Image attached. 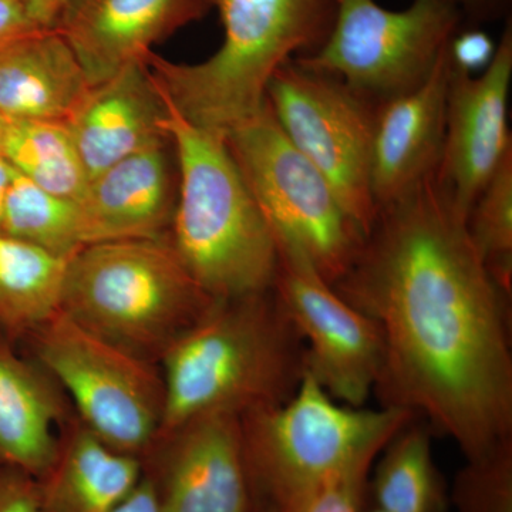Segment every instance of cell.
Segmentation results:
<instances>
[{
    "label": "cell",
    "instance_id": "1",
    "mask_svg": "<svg viewBox=\"0 0 512 512\" xmlns=\"http://www.w3.org/2000/svg\"><path fill=\"white\" fill-rule=\"evenodd\" d=\"M333 286L380 330L383 407L424 414L466 458L512 439L511 298L434 174L380 208Z\"/></svg>",
    "mask_w": 512,
    "mask_h": 512
},
{
    "label": "cell",
    "instance_id": "2",
    "mask_svg": "<svg viewBox=\"0 0 512 512\" xmlns=\"http://www.w3.org/2000/svg\"><path fill=\"white\" fill-rule=\"evenodd\" d=\"M160 367L165 404L158 434L204 414L242 416L288 402L305 373L306 349L271 289L212 303Z\"/></svg>",
    "mask_w": 512,
    "mask_h": 512
},
{
    "label": "cell",
    "instance_id": "3",
    "mask_svg": "<svg viewBox=\"0 0 512 512\" xmlns=\"http://www.w3.org/2000/svg\"><path fill=\"white\" fill-rule=\"evenodd\" d=\"M165 103L178 197L171 244L212 299L271 291L278 251L224 137L183 119Z\"/></svg>",
    "mask_w": 512,
    "mask_h": 512
},
{
    "label": "cell",
    "instance_id": "4",
    "mask_svg": "<svg viewBox=\"0 0 512 512\" xmlns=\"http://www.w3.org/2000/svg\"><path fill=\"white\" fill-rule=\"evenodd\" d=\"M224 42L210 59L174 63L151 52L147 66L161 96L183 119L227 136L266 103L276 70L292 53L322 45L332 28L333 0H211Z\"/></svg>",
    "mask_w": 512,
    "mask_h": 512
},
{
    "label": "cell",
    "instance_id": "5",
    "mask_svg": "<svg viewBox=\"0 0 512 512\" xmlns=\"http://www.w3.org/2000/svg\"><path fill=\"white\" fill-rule=\"evenodd\" d=\"M170 238L87 245L64 268L59 311L101 339L158 363L211 308Z\"/></svg>",
    "mask_w": 512,
    "mask_h": 512
},
{
    "label": "cell",
    "instance_id": "6",
    "mask_svg": "<svg viewBox=\"0 0 512 512\" xmlns=\"http://www.w3.org/2000/svg\"><path fill=\"white\" fill-rule=\"evenodd\" d=\"M416 416L397 407L365 410L339 404L305 370L288 402L241 416L254 504L302 512L333 478L373 463Z\"/></svg>",
    "mask_w": 512,
    "mask_h": 512
},
{
    "label": "cell",
    "instance_id": "7",
    "mask_svg": "<svg viewBox=\"0 0 512 512\" xmlns=\"http://www.w3.org/2000/svg\"><path fill=\"white\" fill-rule=\"evenodd\" d=\"M225 141L275 241L298 248L335 285L359 258L365 232L325 175L286 137L268 100Z\"/></svg>",
    "mask_w": 512,
    "mask_h": 512
},
{
    "label": "cell",
    "instance_id": "8",
    "mask_svg": "<svg viewBox=\"0 0 512 512\" xmlns=\"http://www.w3.org/2000/svg\"><path fill=\"white\" fill-rule=\"evenodd\" d=\"M20 348L62 387L87 429L141 460L163 423L165 387L158 363L101 339L60 311Z\"/></svg>",
    "mask_w": 512,
    "mask_h": 512
},
{
    "label": "cell",
    "instance_id": "9",
    "mask_svg": "<svg viewBox=\"0 0 512 512\" xmlns=\"http://www.w3.org/2000/svg\"><path fill=\"white\" fill-rule=\"evenodd\" d=\"M332 28L315 55L295 62L338 77L370 100L383 101L429 77L460 23L451 0H413L389 10L376 0H333Z\"/></svg>",
    "mask_w": 512,
    "mask_h": 512
},
{
    "label": "cell",
    "instance_id": "10",
    "mask_svg": "<svg viewBox=\"0 0 512 512\" xmlns=\"http://www.w3.org/2000/svg\"><path fill=\"white\" fill-rule=\"evenodd\" d=\"M266 100L286 137L325 175L367 237L379 212L370 188L376 101L295 60L276 70Z\"/></svg>",
    "mask_w": 512,
    "mask_h": 512
},
{
    "label": "cell",
    "instance_id": "11",
    "mask_svg": "<svg viewBox=\"0 0 512 512\" xmlns=\"http://www.w3.org/2000/svg\"><path fill=\"white\" fill-rule=\"evenodd\" d=\"M275 242L278 265L272 291L302 338L306 370L333 399L362 407L382 370L379 328L350 305L298 248Z\"/></svg>",
    "mask_w": 512,
    "mask_h": 512
},
{
    "label": "cell",
    "instance_id": "12",
    "mask_svg": "<svg viewBox=\"0 0 512 512\" xmlns=\"http://www.w3.org/2000/svg\"><path fill=\"white\" fill-rule=\"evenodd\" d=\"M161 512H251L241 416L204 414L158 434L141 457Z\"/></svg>",
    "mask_w": 512,
    "mask_h": 512
},
{
    "label": "cell",
    "instance_id": "13",
    "mask_svg": "<svg viewBox=\"0 0 512 512\" xmlns=\"http://www.w3.org/2000/svg\"><path fill=\"white\" fill-rule=\"evenodd\" d=\"M511 79V26L480 76L450 70L446 134L434 178L466 220L478 195L512 151L507 120Z\"/></svg>",
    "mask_w": 512,
    "mask_h": 512
},
{
    "label": "cell",
    "instance_id": "14",
    "mask_svg": "<svg viewBox=\"0 0 512 512\" xmlns=\"http://www.w3.org/2000/svg\"><path fill=\"white\" fill-rule=\"evenodd\" d=\"M211 0H66L50 28L64 37L90 84L106 82L192 20Z\"/></svg>",
    "mask_w": 512,
    "mask_h": 512
},
{
    "label": "cell",
    "instance_id": "15",
    "mask_svg": "<svg viewBox=\"0 0 512 512\" xmlns=\"http://www.w3.org/2000/svg\"><path fill=\"white\" fill-rule=\"evenodd\" d=\"M447 46L423 83L377 103L370 164L377 211L436 173L446 134Z\"/></svg>",
    "mask_w": 512,
    "mask_h": 512
},
{
    "label": "cell",
    "instance_id": "16",
    "mask_svg": "<svg viewBox=\"0 0 512 512\" xmlns=\"http://www.w3.org/2000/svg\"><path fill=\"white\" fill-rule=\"evenodd\" d=\"M170 137L137 151L90 181L80 202L89 245L131 238H167L178 197Z\"/></svg>",
    "mask_w": 512,
    "mask_h": 512
},
{
    "label": "cell",
    "instance_id": "17",
    "mask_svg": "<svg viewBox=\"0 0 512 512\" xmlns=\"http://www.w3.org/2000/svg\"><path fill=\"white\" fill-rule=\"evenodd\" d=\"M165 103L147 62L130 64L90 89L66 121L89 180L167 140Z\"/></svg>",
    "mask_w": 512,
    "mask_h": 512
},
{
    "label": "cell",
    "instance_id": "18",
    "mask_svg": "<svg viewBox=\"0 0 512 512\" xmlns=\"http://www.w3.org/2000/svg\"><path fill=\"white\" fill-rule=\"evenodd\" d=\"M72 414L56 380L0 335V467L39 480L49 470L60 430Z\"/></svg>",
    "mask_w": 512,
    "mask_h": 512
},
{
    "label": "cell",
    "instance_id": "19",
    "mask_svg": "<svg viewBox=\"0 0 512 512\" xmlns=\"http://www.w3.org/2000/svg\"><path fill=\"white\" fill-rule=\"evenodd\" d=\"M90 89L72 47L53 28L0 52V114L6 121L66 123Z\"/></svg>",
    "mask_w": 512,
    "mask_h": 512
},
{
    "label": "cell",
    "instance_id": "20",
    "mask_svg": "<svg viewBox=\"0 0 512 512\" xmlns=\"http://www.w3.org/2000/svg\"><path fill=\"white\" fill-rule=\"evenodd\" d=\"M141 478L140 458L104 443L73 412L49 470L36 480L37 512H110Z\"/></svg>",
    "mask_w": 512,
    "mask_h": 512
},
{
    "label": "cell",
    "instance_id": "21",
    "mask_svg": "<svg viewBox=\"0 0 512 512\" xmlns=\"http://www.w3.org/2000/svg\"><path fill=\"white\" fill-rule=\"evenodd\" d=\"M66 262L0 234V335L20 346L59 311Z\"/></svg>",
    "mask_w": 512,
    "mask_h": 512
},
{
    "label": "cell",
    "instance_id": "22",
    "mask_svg": "<svg viewBox=\"0 0 512 512\" xmlns=\"http://www.w3.org/2000/svg\"><path fill=\"white\" fill-rule=\"evenodd\" d=\"M2 157L37 187L80 204L90 180L66 123L8 121Z\"/></svg>",
    "mask_w": 512,
    "mask_h": 512
},
{
    "label": "cell",
    "instance_id": "23",
    "mask_svg": "<svg viewBox=\"0 0 512 512\" xmlns=\"http://www.w3.org/2000/svg\"><path fill=\"white\" fill-rule=\"evenodd\" d=\"M409 421L397 431L377 466L373 495L384 512H444L447 498L426 427Z\"/></svg>",
    "mask_w": 512,
    "mask_h": 512
},
{
    "label": "cell",
    "instance_id": "24",
    "mask_svg": "<svg viewBox=\"0 0 512 512\" xmlns=\"http://www.w3.org/2000/svg\"><path fill=\"white\" fill-rule=\"evenodd\" d=\"M3 235L64 259L89 245L80 204L49 194L18 171L6 198Z\"/></svg>",
    "mask_w": 512,
    "mask_h": 512
},
{
    "label": "cell",
    "instance_id": "25",
    "mask_svg": "<svg viewBox=\"0 0 512 512\" xmlns=\"http://www.w3.org/2000/svg\"><path fill=\"white\" fill-rule=\"evenodd\" d=\"M467 228L491 278L511 298L512 151L478 195L468 215Z\"/></svg>",
    "mask_w": 512,
    "mask_h": 512
},
{
    "label": "cell",
    "instance_id": "26",
    "mask_svg": "<svg viewBox=\"0 0 512 512\" xmlns=\"http://www.w3.org/2000/svg\"><path fill=\"white\" fill-rule=\"evenodd\" d=\"M458 512H512V439L467 458L453 488Z\"/></svg>",
    "mask_w": 512,
    "mask_h": 512
},
{
    "label": "cell",
    "instance_id": "27",
    "mask_svg": "<svg viewBox=\"0 0 512 512\" xmlns=\"http://www.w3.org/2000/svg\"><path fill=\"white\" fill-rule=\"evenodd\" d=\"M373 463L360 464L333 478L302 512H362L367 476Z\"/></svg>",
    "mask_w": 512,
    "mask_h": 512
},
{
    "label": "cell",
    "instance_id": "28",
    "mask_svg": "<svg viewBox=\"0 0 512 512\" xmlns=\"http://www.w3.org/2000/svg\"><path fill=\"white\" fill-rule=\"evenodd\" d=\"M451 67L458 72L476 76L493 62L497 43L483 30L454 33L447 46Z\"/></svg>",
    "mask_w": 512,
    "mask_h": 512
},
{
    "label": "cell",
    "instance_id": "29",
    "mask_svg": "<svg viewBox=\"0 0 512 512\" xmlns=\"http://www.w3.org/2000/svg\"><path fill=\"white\" fill-rule=\"evenodd\" d=\"M0 512H37L36 478L0 467Z\"/></svg>",
    "mask_w": 512,
    "mask_h": 512
},
{
    "label": "cell",
    "instance_id": "30",
    "mask_svg": "<svg viewBox=\"0 0 512 512\" xmlns=\"http://www.w3.org/2000/svg\"><path fill=\"white\" fill-rule=\"evenodd\" d=\"M40 28L32 22L20 0H0V52Z\"/></svg>",
    "mask_w": 512,
    "mask_h": 512
},
{
    "label": "cell",
    "instance_id": "31",
    "mask_svg": "<svg viewBox=\"0 0 512 512\" xmlns=\"http://www.w3.org/2000/svg\"><path fill=\"white\" fill-rule=\"evenodd\" d=\"M110 512H161L158 507L156 494L153 487L146 480L141 478L137 487L130 494L117 504Z\"/></svg>",
    "mask_w": 512,
    "mask_h": 512
},
{
    "label": "cell",
    "instance_id": "32",
    "mask_svg": "<svg viewBox=\"0 0 512 512\" xmlns=\"http://www.w3.org/2000/svg\"><path fill=\"white\" fill-rule=\"evenodd\" d=\"M29 18L40 28H50L66 0H20Z\"/></svg>",
    "mask_w": 512,
    "mask_h": 512
},
{
    "label": "cell",
    "instance_id": "33",
    "mask_svg": "<svg viewBox=\"0 0 512 512\" xmlns=\"http://www.w3.org/2000/svg\"><path fill=\"white\" fill-rule=\"evenodd\" d=\"M15 168L12 167L2 156H0V234L3 235V217H5L6 198L13 178Z\"/></svg>",
    "mask_w": 512,
    "mask_h": 512
},
{
    "label": "cell",
    "instance_id": "34",
    "mask_svg": "<svg viewBox=\"0 0 512 512\" xmlns=\"http://www.w3.org/2000/svg\"><path fill=\"white\" fill-rule=\"evenodd\" d=\"M458 9L461 10V6L466 9H484L488 3L494 2V0H451Z\"/></svg>",
    "mask_w": 512,
    "mask_h": 512
},
{
    "label": "cell",
    "instance_id": "35",
    "mask_svg": "<svg viewBox=\"0 0 512 512\" xmlns=\"http://www.w3.org/2000/svg\"><path fill=\"white\" fill-rule=\"evenodd\" d=\"M6 127H8V121L5 117L0 114V156H2L3 140H5Z\"/></svg>",
    "mask_w": 512,
    "mask_h": 512
},
{
    "label": "cell",
    "instance_id": "36",
    "mask_svg": "<svg viewBox=\"0 0 512 512\" xmlns=\"http://www.w3.org/2000/svg\"><path fill=\"white\" fill-rule=\"evenodd\" d=\"M251 512H278L274 507L268 504H254Z\"/></svg>",
    "mask_w": 512,
    "mask_h": 512
},
{
    "label": "cell",
    "instance_id": "37",
    "mask_svg": "<svg viewBox=\"0 0 512 512\" xmlns=\"http://www.w3.org/2000/svg\"><path fill=\"white\" fill-rule=\"evenodd\" d=\"M367 512H384L382 510H379V508H375V510H372V511H367Z\"/></svg>",
    "mask_w": 512,
    "mask_h": 512
}]
</instances>
